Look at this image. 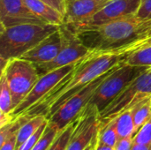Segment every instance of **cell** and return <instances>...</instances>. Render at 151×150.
<instances>
[{
  "label": "cell",
  "mask_w": 151,
  "mask_h": 150,
  "mask_svg": "<svg viewBox=\"0 0 151 150\" xmlns=\"http://www.w3.org/2000/svg\"><path fill=\"white\" fill-rule=\"evenodd\" d=\"M128 48L129 45L111 50H90L78 61L74 69L67 76L24 115L29 118L43 115L48 118L72 95L120 63L129 53Z\"/></svg>",
  "instance_id": "6da1fadb"
},
{
  "label": "cell",
  "mask_w": 151,
  "mask_h": 150,
  "mask_svg": "<svg viewBox=\"0 0 151 150\" xmlns=\"http://www.w3.org/2000/svg\"><path fill=\"white\" fill-rule=\"evenodd\" d=\"M67 27L90 50H111L148 36L151 19H144L135 15L97 26Z\"/></svg>",
  "instance_id": "7a4b0ae2"
},
{
  "label": "cell",
  "mask_w": 151,
  "mask_h": 150,
  "mask_svg": "<svg viewBox=\"0 0 151 150\" xmlns=\"http://www.w3.org/2000/svg\"><path fill=\"white\" fill-rule=\"evenodd\" d=\"M59 26L51 24L24 23L1 27L0 59L1 70L12 58L21 57L48 35L58 30Z\"/></svg>",
  "instance_id": "3957f363"
},
{
  "label": "cell",
  "mask_w": 151,
  "mask_h": 150,
  "mask_svg": "<svg viewBox=\"0 0 151 150\" xmlns=\"http://www.w3.org/2000/svg\"><path fill=\"white\" fill-rule=\"evenodd\" d=\"M148 67L134 66L121 61L102 81L88 105L103 111Z\"/></svg>",
  "instance_id": "277c9868"
},
{
  "label": "cell",
  "mask_w": 151,
  "mask_h": 150,
  "mask_svg": "<svg viewBox=\"0 0 151 150\" xmlns=\"http://www.w3.org/2000/svg\"><path fill=\"white\" fill-rule=\"evenodd\" d=\"M7 79L12 93V111L26 98L40 78L35 65L24 58L9 60L1 70Z\"/></svg>",
  "instance_id": "5b68a950"
},
{
  "label": "cell",
  "mask_w": 151,
  "mask_h": 150,
  "mask_svg": "<svg viewBox=\"0 0 151 150\" xmlns=\"http://www.w3.org/2000/svg\"><path fill=\"white\" fill-rule=\"evenodd\" d=\"M113 68L104 75L96 79L89 84H88L79 92L72 95L65 102H64L55 111V112H53L48 118L49 123L54 127H56L58 131H60L65 126H67L70 123H72L75 118H77V117L83 111V110L88 104L98 86L113 70Z\"/></svg>",
  "instance_id": "8992f818"
},
{
  "label": "cell",
  "mask_w": 151,
  "mask_h": 150,
  "mask_svg": "<svg viewBox=\"0 0 151 150\" xmlns=\"http://www.w3.org/2000/svg\"><path fill=\"white\" fill-rule=\"evenodd\" d=\"M59 27L63 36L62 49L53 60L35 65L40 76L55 69L75 64L90 52V50L81 42L76 34L70 30L65 24L59 26Z\"/></svg>",
  "instance_id": "52a82bcc"
},
{
  "label": "cell",
  "mask_w": 151,
  "mask_h": 150,
  "mask_svg": "<svg viewBox=\"0 0 151 150\" xmlns=\"http://www.w3.org/2000/svg\"><path fill=\"white\" fill-rule=\"evenodd\" d=\"M77 63L55 69L40 76L26 98L10 113L12 118H16L24 115L31 107L40 102L74 69Z\"/></svg>",
  "instance_id": "ba28073f"
},
{
  "label": "cell",
  "mask_w": 151,
  "mask_h": 150,
  "mask_svg": "<svg viewBox=\"0 0 151 150\" xmlns=\"http://www.w3.org/2000/svg\"><path fill=\"white\" fill-rule=\"evenodd\" d=\"M100 112L93 105H87L78 117V123L66 150H86L99 132Z\"/></svg>",
  "instance_id": "9c48e42d"
},
{
  "label": "cell",
  "mask_w": 151,
  "mask_h": 150,
  "mask_svg": "<svg viewBox=\"0 0 151 150\" xmlns=\"http://www.w3.org/2000/svg\"><path fill=\"white\" fill-rule=\"evenodd\" d=\"M142 0H111L97 13L81 26L69 27H85L97 26L117 19L137 15L141 7ZM66 25V24H65Z\"/></svg>",
  "instance_id": "30bf717a"
},
{
  "label": "cell",
  "mask_w": 151,
  "mask_h": 150,
  "mask_svg": "<svg viewBox=\"0 0 151 150\" xmlns=\"http://www.w3.org/2000/svg\"><path fill=\"white\" fill-rule=\"evenodd\" d=\"M24 23L45 24L29 10L24 0H0L1 27Z\"/></svg>",
  "instance_id": "8fae6325"
},
{
  "label": "cell",
  "mask_w": 151,
  "mask_h": 150,
  "mask_svg": "<svg viewBox=\"0 0 151 150\" xmlns=\"http://www.w3.org/2000/svg\"><path fill=\"white\" fill-rule=\"evenodd\" d=\"M111 0H65L64 24L81 26L97 13Z\"/></svg>",
  "instance_id": "7c38bea8"
},
{
  "label": "cell",
  "mask_w": 151,
  "mask_h": 150,
  "mask_svg": "<svg viewBox=\"0 0 151 150\" xmlns=\"http://www.w3.org/2000/svg\"><path fill=\"white\" fill-rule=\"evenodd\" d=\"M63 46V36L58 27V30L41 41L36 46L26 52L21 58L28 60L35 65L43 64L53 60L60 52Z\"/></svg>",
  "instance_id": "4fadbf2b"
},
{
  "label": "cell",
  "mask_w": 151,
  "mask_h": 150,
  "mask_svg": "<svg viewBox=\"0 0 151 150\" xmlns=\"http://www.w3.org/2000/svg\"><path fill=\"white\" fill-rule=\"evenodd\" d=\"M29 10L45 24L61 26L65 22L64 14L41 0H24Z\"/></svg>",
  "instance_id": "5bb4252c"
},
{
  "label": "cell",
  "mask_w": 151,
  "mask_h": 150,
  "mask_svg": "<svg viewBox=\"0 0 151 150\" xmlns=\"http://www.w3.org/2000/svg\"><path fill=\"white\" fill-rule=\"evenodd\" d=\"M134 122L135 133L148 121L151 116V95L136 102L130 108ZM135 134V133H134Z\"/></svg>",
  "instance_id": "9a60e30c"
},
{
  "label": "cell",
  "mask_w": 151,
  "mask_h": 150,
  "mask_svg": "<svg viewBox=\"0 0 151 150\" xmlns=\"http://www.w3.org/2000/svg\"><path fill=\"white\" fill-rule=\"evenodd\" d=\"M48 118L43 115H36L31 117L19 130L17 133L16 149L28 138H30L46 121Z\"/></svg>",
  "instance_id": "2e32d148"
},
{
  "label": "cell",
  "mask_w": 151,
  "mask_h": 150,
  "mask_svg": "<svg viewBox=\"0 0 151 150\" xmlns=\"http://www.w3.org/2000/svg\"><path fill=\"white\" fill-rule=\"evenodd\" d=\"M114 118L116 121V128L119 139L134 135L135 127L131 109H127L122 111Z\"/></svg>",
  "instance_id": "e0dca14e"
},
{
  "label": "cell",
  "mask_w": 151,
  "mask_h": 150,
  "mask_svg": "<svg viewBox=\"0 0 151 150\" xmlns=\"http://www.w3.org/2000/svg\"><path fill=\"white\" fill-rule=\"evenodd\" d=\"M119 136L117 133L116 121L115 118L108 121L105 124H100V128L98 132V142L114 148Z\"/></svg>",
  "instance_id": "ac0fdd59"
},
{
  "label": "cell",
  "mask_w": 151,
  "mask_h": 150,
  "mask_svg": "<svg viewBox=\"0 0 151 150\" xmlns=\"http://www.w3.org/2000/svg\"><path fill=\"white\" fill-rule=\"evenodd\" d=\"M79 117V116H78ZM78 117L64 129L60 130L48 150H66L78 123Z\"/></svg>",
  "instance_id": "d6986e66"
},
{
  "label": "cell",
  "mask_w": 151,
  "mask_h": 150,
  "mask_svg": "<svg viewBox=\"0 0 151 150\" xmlns=\"http://www.w3.org/2000/svg\"><path fill=\"white\" fill-rule=\"evenodd\" d=\"M12 93L7 81V79L4 73L1 72L0 76V111L10 114L12 112Z\"/></svg>",
  "instance_id": "ffe728a7"
},
{
  "label": "cell",
  "mask_w": 151,
  "mask_h": 150,
  "mask_svg": "<svg viewBox=\"0 0 151 150\" xmlns=\"http://www.w3.org/2000/svg\"><path fill=\"white\" fill-rule=\"evenodd\" d=\"M58 132L59 131L56 127L51 126L49 123V121H48V125H47V127H46L44 133H42V135L41 136L39 141L36 142V144L34 146V148L32 149V150L49 149V148L50 147V145L53 142L54 139L58 135Z\"/></svg>",
  "instance_id": "44dd1931"
},
{
  "label": "cell",
  "mask_w": 151,
  "mask_h": 150,
  "mask_svg": "<svg viewBox=\"0 0 151 150\" xmlns=\"http://www.w3.org/2000/svg\"><path fill=\"white\" fill-rule=\"evenodd\" d=\"M134 144H143L151 147V116L133 137Z\"/></svg>",
  "instance_id": "7402d4cb"
},
{
  "label": "cell",
  "mask_w": 151,
  "mask_h": 150,
  "mask_svg": "<svg viewBox=\"0 0 151 150\" xmlns=\"http://www.w3.org/2000/svg\"><path fill=\"white\" fill-rule=\"evenodd\" d=\"M47 125H48V120L30 138H28L26 141H24L16 150H32L34 146L36 144V142L39 141V139L44 133V131L47 127Z\"/></svg>",
  "instance_id": "603a6c76"
},
{
  "label": "cell",
  "mask_w": 151,
  "mask_h": 150,
  "mask_svg": "<svg viewBox=\"0 0 151 150\" xmlns=\"http://www.w3.org/2000/svg\"><path fill=\"white\" fill-rule=\"evenodd\" d=\"M137 16L144 19H151V0H142Z\"/></svg>",
  "instance_id": "cb8c5ba5"
},
{
  "label": "cell",
  "mask_w": 151,
  "mask_h": 150,
  "mask_svg": "<svg viewBox=\"0 0 151 150\" xmlns=\"http://www.w3.org/2000/svg\"><path fill=\"white\" fill-rule=\"evenodd\" d=\"M133 137L134 136L119 139L114 147V150H132V148L134 146Z\"/></svg>",
  "instance_id": "d4e9b609"
},
{
  "label": "cell",
  "mask_w": 151,
  "mask_h": 150,
  "mask_svg": "<svg viewBox=\"0 0 151 150\" xmlns=\"http://www.w3.org/2000/svg\"><path fill=\"white\" fill-rule=\"evenodd\" d=\"M17 133H15L12 134L1 146L0 150H16V145H17Z\"/></svg>",
  "instance_id": "484cf974"
},
{
  "label": "cell",
  "mask_w": 151,
  "mask_h": 150,
  "mask_svg": "<svg viewBox=\"0 0 151 150\" xmlns=\"http://www.w3.org/2000/svg\"><path fill=\"white\" fill-rule=\"evenodd\" d=\"M41 1L47 3L48 4H50V6H52L53 8H55L56 10H58V11H60L62 14L65 15V0H41Z\"/></svg>",
  "instance_id": "4316f807"
},
{
  "label": "cell",
  "mask_w": 151,
  "mask_h": 150,
  "mask_svg": "<svg viewBox=\"0 0 151 150\" xmlns=\"http://www.w3.org/2000/svg\"><path fill=\"white\" fill-rule=\"evenodd\" d=\"M12 119L13 118L10 114L4 113V112L0 111V127H2V126H5L6 124L10 123Z\"/></svg>",
  "instance_id": "83f0119b"
},
{
  "label": "cell",
  "mask_w": 151,
  "mask_h": 150,
  "mask_svg": "<svg viewBox=\"0 0 151 150\" xmlns=\"http://www.w3.org/2000/svg\"><path fill=\"white\" fill-rule=\"evenodd\" d=\"M132 150H151V147L143 144H134Z\"/></svg>",
  "instance_id": "f1b7e54d"
},
{
  "label": "cell",
  "mask_w": 151,
  "mask_h": 150,
  "mask_svg": "<svg viewBox=\"0 0 151 150\" xmlns=\"http://www.w3.org/2000/svg\"><path fill=\"white\" fill-rule=\"evenodd\" d=\"M96 150H114V148L107 146V145H104V144H102V143H99L98 140H97V143H96Z\"/></svg>",
  "instance_id": "f546056e"
},
{
  "label": "cell",
  "mask_w": 151,
  "mask_h": 150,
  "mask_svg": "<svg viewBox=\"0 0 151 150\" xmlns=\"http://www.w3.org/2000/svg\"><path fill=\"white\" fill-rule=\"evenodd\" d=\"M97 140H98V134L96 135V137L92 141V143L90 145V148H89V150H96V143H97Z\"/></svg>",
  "instance_id": "4dcf8cb0"
},
{
  "label": "cell",
  "mask_w": 151,
  "mask_h": 150,
  "mask_svg": "<svg viewBox=\"0 0 151 150\" xmlns=\"http://www.w3.org/2000/svg\"><path fill=\"white\" fill-rule=\"evenodd\" d=\"M150 35H151V27L150 28L149 32H148V36H150Z\"/></svg>",
  "instance_id": "1f68e13d"
},
{
  "label": "cell",
  "mask_w": 151,
  "mask_h": 150,
  "mask_svg": "<svg viewBox=\"0 0 151 150\" xmlns=\"http://www.w3.org/2000/svg\"><path fill=\"white\" fill-rule=\"evenodd\" d=\"M90 145H91V144H90ZM89 148H90V146H89V147H88V148L86 150H89Z\"/></svg>",
  "instance_id": "d6a6232c"
}]
</instances>
